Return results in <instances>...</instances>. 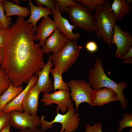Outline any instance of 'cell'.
<instances>
[{
    "mask_svg": "<svg viewBox=\"0 0 132 132\" xmlns=\"http://www.w3.org/2000/svg\"><path fill=\"white\" fill-rule=\"evenodd\" d=\"M34 33L33 25L18 16L15 22L6 29L1 66L15 87L27 84L45 64L44 52L34 43Z\"/></svg>",
    "mask_w": 132,
    "mask_h": 132,
    "instance_id": "cell-1",
    "label": "cell"
},
{
    "mask_svg": "<svg viewBox=\"0 0 132 132\" xmlns=\"http://www.w3.org/2000/svg\"><path fill=\"white\" fill-rule=\"evenodd\" d=\"M94 67L91 68L88 73L89 83L94 89L103 87L111 88L117 94L121 103V108L125 109L128 106L127 100L124 97L123 91L128 86L125 82L117 83L112 80L106 75L99 57L97 58L94 63Z\"/></svg>",
    "mask_w": 132,
    "mask_h": 132,
    "instance_id": "cell-2",
    "label": "cell"
},
{
    "mask_svg": "<svg viewBox=\"0 0 132 132\" xmlns=\"http://www.w3.org/2000/svg\"><path fill=\"white\" fill-rule=\"evenodd\" d=\"M94 16L95 20V28L94 31L97 36V41L101 38L110 49L111 40L114 25L116 21L109 1L99 6L95 11Z\"/></svg>",
    "mask_w": 132,
    "mask_h": 132,
    "instance_id": "cell-3",
    "label": "cell"
},
{
    "mask_svg": "<svg viewBox=\"0 0 132 132\" xmlns=\"http://www.w3.org/2000/svg\"><path fill=\"white\" fill-rule=\"evenodd\" d=\"M78 39L74 41L69 40L63 48L55 54L51 55L54 67H58L63 73L67 72L74 65L78 58L80 52L84 47L77 44Z\"/></svg>",
    "mask_w": 132,
    "mask_h": 132,
    "instance_id": "cell-4",
    "label": "cell"
},
{
    "mask_svg": "<svg viewBox=\"0 0 132 132\" xmlns=\"http://www.w3.org/2000/svg\"><path fill=\"white\" fill-rule=\"evenodd\" d=\"M65 11L72 25L87 31H94L95 19L85 5L77 3L70 5Z\"/></svg>",
    "mask_w": 132,
    "mask_h": 132,
    "instance_id": "cell-5",
    "label": "cell"
},
{
    "mask_svg": "<svg viewBox=\"0 0 132 132\" xmlns=\"http://www.w3.org/2000/svg\"><path fill=\"white\" fill-rule=\"evenodd\" d=\"M57 115L51 121H47L44 119L45 116H42L40 118L41 125L44 130L49 129L53 126V124L55 123H60L62 127L59 132H74L78 128L80 119L79 118V114L75 112L73 104L69 107L67 112L65 114L59 113L56 110Z\"/></svg>",
    "mask_w": 132,
    "mask_h": 132,
    "instance_id": "cell-6",
    "label": "cell"
},
{
    "mask_svg": "<svg viewBox=\"0 0 132 132\" xmlns=\"http://www.w3.org/2000/svg\"><path fill=\"white\" fill-rule=\"evenodd\" d=\"M71 90L70 96L74 101L77 111L79 105L83 102H86L91 105V99L93 89L89 83L81 79H73L67 83Z\"/></svg>",
    "mask_w": 132,
    "mask_h": 132,
    "instance_id": "cell-7",
    "label": "cell"
},
{
    "mask_svg": "<svg viewBox=\"0 0 132 132\" xmlns=\"http://www.w3.org/2000/svg\"><path fill=\"white\" fill-rule=\"evenodd\" d=\"M111 43L115 44L117 47L114 56L117 58H121L132 47V36L129 32L123 31L120 26L115 23Z\"/></svg>",
    "mask_w": 132,
    "mask_h": 132,
    "instance_id": "cell-8",
    "label": "cell"
},
{
    "mask_svg": "<svg viewBox=\"0 0 132 132\" xmlns=\"http://www.w3.org/2000/svg\"><path fill=\"white\" fill-rule=\"evenodd\" d=\"M10 125L21 130L35 129L41 125L40 118L37 114L31 115L26 112L16 110L10 112Z\"/></svg>",
    "mask_w": 132,
    "mask_h": 132,
    "instance_id": "cell-9",
    "label": "cell"
},
{
    "mask_svg": "<svg viewBox=\"0 0 132 132\" xmlns=\"http://www.w3.org/2000/svg\"><path fill=\"white\" fill-rule=\"evenodd\" d=\"M43 97L40 101L44 105L55 104L57 105L56 110H60L62 113L67 111L72 101L69 91L65 90L60 89L53 93L44 94Z\"/></svg>",
    "mask_w": 132,
    "mask_h": 132,
    "instance_id": "cell-10",
    "label": "cell"
},
{
    "mask_svg": "<svg viewBox=\"0 0 132 132\" xmlns=\"http://www.w3.org/2000/svg\"><path fill=\"white\" fill-rule=\"evenodd\" d=\"M69 39L62 34L57 29H55L51 35L46 40L42 49L47 54L52 52L55 54L60 51Z\"/></svg>",
    "mask_w": 132,
    "mask_h": 132,
    "instance_id": "cell-11",
    "label": "cell"
},
{
    "mask_svg": "<svg viewBox=\"0 0 132 132\" xmlns=\"http://www.w3.org/2000/svg\"><path fill=\"white\" fill-rule=\"evenodd\" d=\"M53 66L51 55L50 54L49 56L47 63L36 74L38 77L36 83L40 93L43 94L49 93L54 90L53 84L49 76Z\"/></svg>",
    "mask_w": 132,
    "mask_h": 132,
    "instance_id": "cell-12",
    "label": "cell"
},
{
    "mask_svg": "<svg viewBox=\"0 0 132 132\" xmlns=\"http://www.w3.org/2000/svg\"><path fill=\"white\" fill-rule=\"evenodd\" d=\"M118 95L114 90L105 88L93 89L91 99V106H102L110 102L119 101Z\"/></svg>",
    "mask_w": 132,
    "mask_h": 132,
    "instance_id": "cell-13",
    "label": "cell"
},
{
    "mask_svg": "<svg viewBox=\"0 0 132 132\" xmlns=\"http://www.w3.org/2000/svg\"><path fill=\"white\" fill-rule=\"evenodd\" d=\"M57 28L61 33L72 41L78 39L80 34L78 32L74 33L73 29H76L77 27L71 24L68 20L63 17L61 14L56 3V9L53 16Z\"/></svg>",
    "mask_w": 132,
    "mask_h": 132,
    "instance_id": "cell-14",
    "label": "cell"
},
{
    "mask_svg": "<svg viewBox=\"0 0 132 132\" xmlns=\"http://www.w3.org/2000/svg\"><path fill=\"white\" fill-rule=\"evenodd\" d=\"M57 29L55 22L49 16L43 18L37 27V33L34 34V39L36 41H39V44L42 46L44 44L46 39Z\"/></svg>",
    "mask_w": 132,
    "mask_h": 132,
    "instance_id": "cell-15",
    "label": "cell"
},
{
    "mask_svg": "<svg viewBox=\"0 0 132 132\" xmlns=\"http://www.w3.org/2000/svg\"><path fill=\"white\" fill-rule=\"evenodd\" d=\"M40 93L36 83L28 91L23 100L22 105L23 111L31 115L37 114Z\"/></svg>",
    "mask_w": 132,
    "mask_h": 132,
    "instance_id": "cell-16",
    "label": "cell"
},
{
    "mask_svg": "<svg viewBox=\"0 0 132 132\" xmlns=\"http://www.w3.org/2000/svg\"><path fill=\"white\" fill-rule=\"evenodd\" d=\"M38 79L37 75L33 76L25 88L12 101L5 106L1 111L5 112H10L16 110L22 112L23 111L22 105L23 100L29 89L36 84Z\"/></svg>",
    "mask_w": 132,
    "mask_h": 132,
    "instance_id": "cell-17",
    "label": "cell"
},
{
    "mask_svg": "<svg viewBox=\"0 0 132 132\" xmlns=\"http://www.w3.org/2000/svg\"><path fill=\"white\" fill-rule=\"evenodd\" d=\"M28 3L30 8V15L29 19L26 21L27 23H31L33 26L34 33L37 32V23L42 18H46L48 15L54 14L49 9L43 6H36L31 0H28Z\"/></svg>",
    "mask_w": 132,
    "mask_h": 132,
    "instance_id": "cell-18",
    "label": "cell"
},
{
    "mask_svg": "<svg viewBox=\"0 0 132 132\" xmlns=\"http://www.w3.org/2000/svg\"><path fill=\"white\" fill-rule=\"evenodd\" d=\"M3 3L4 10L5 11V15L7 18L14 15L25 18L30 14V11L29 10L30 8L28 7L21 6L8 0H4Z\"/></svg>",
    "mask_w": 132,
    "mask_h": 132,
    "instance_id": "cell-19",
    "label": "cell"
},
{
    "mask_svg": "<svg viewBox=\"0 0 132 132\" xmlns=\"http://www.w3.org/2000/svg\"><path fill=\"white\" fill-rule=\"evenodd\" d=\"M111 6L116 21H120L125 16L130 14L132 9L131 5L127 4L125 0H114Z\"/></svg>",
    "mask_w": 132,
    "mask_h": 132,
    "instance_id": "cell-20",
    "label": "cell"
},
{
    "mask_svg": "<svg viewBox=\"0 0 132 132\" xmlns=\"http://www.w3.org/2000/svg\"><path fill=\"white\" fill-rule=\"evenodd\" d=\"M23 90V87L14 86L12 84L0 97V111L6 105L14 99Z\"/></svg>",
    "mask_w": 132,
    "mask_h": 132,
    "instance_id": "cell-21",
    "label": "cell"
},
{
    "mask_svg": "<svg viewBox=\"0 0 132 132\" xmlns=\"http://www.w3.org/2000/svg\"><path fill=\"white\" fill-rule=\"evenodd\" d=\"M50 73L54 78L53 84L54 91L57 90L63 89L69 91L70 89L68 83L63 80L62 75L64 73L62 70L58 67H54L51 69Z\"/></svg>",
    "mask_w": 132,
    "mask_h": 132,
    "instance_id": "cell-22",
    "label": "cell"
},
{
    "mask_svg": "<svg viewBox=\"0 0 132 132\" xmlns=\"http://www.w3.org/2000/svg\"><path fill=\"white\" fill-rule=\"evenodd\" d=\"M12 84L9 77L0 65V97Z\"/></svg>",
    "mask_w": 132,
    "mask_h": 132,
    "instance_id": "cell-23",
    "label": "cell"
},
{
    "mask_svg": "<svg viewBox=\"0 0 132 132\" xmlns=\"http://www.w3.org/2000/svg\"><path fill=\"white\" fill-rule=\"evenodd\" d=\"M107 0H76V2L85 5L90 12H94L97 7L109 1Z\"/></svg>",
    "mask_w": 132,
    "mask_h": 132,
    "instance_id": "cell-24",
    "label": "cell"
},
{
    "mask_svg": "<svg viewBox=\"0 0 132 132\" xmlns=\"http://www.w3.org/2000/svg\"><path fill=\"white\" fill-rule=\"evenodd\" d=\"M122 119L118 122L119 126L117 129L118 132H121L124 128L127 127H132V114L128 113L124 114Z\"/></svg>",
    "mask_w": 132,
    "mask_h": 132,
    "instance_id": "cell-25",
    "label": "cell"
},
{
    "mask_svg": "<svg viewBox=\"0 0 132 132\" xmlns=\"http://www.w3.org/2000/svg\"><path fill=\"white\" fill-rule=\"evenodd\" d=\"M2 0L0 2V22L3 28L5 29L10 27V25L11 24L10 21L11 18L9 17L7 18L4 12L3 6V1Z\"/></svg>",
    "mask_w": 132,
    "mask_h": 132,
    "instance_id": "cell-26",
    "label": "cell"
},
{
    "mask_svg": "<svg viewBox=\"0 0 132 132\" xmlns=\"http://www.w3.org/2000/svg\"><path fill=\"white\" fill-rule=\"evenodd\" d=\"M37 6H44L54 14L56 9V1L55 0H34Z\"/></svg>",
    "mask_w": 132,
    "mask_h": 132,
    "instance_id": "cell-27",
    "label": "cell"
},
{
    "mask_svg": "<svg viewBox=\"0 0 132 132\" xmlns=\"http://www.w3.org/2000/svg\"><path fill=\"white\" fill-rule=\"evenodd\" d=\"M59 12L61 14L63 12L65 11L66 9L72 4L77 3L75 0H56Z\"/></svg>",
    "mask_w": 132,
    "mask_h": 132,
    "instance_id": "cell-28",
    "label": "cell"
},
{
    "mask_svg": "<svg viewBox=\"0 0 132 132\" xmlns=\"http://www.w3.org/2000/svg\"><path fill=\"white\" fill-rule=\"evenodd\" d=\"M10 125V112L0 111V131L5 126Z\"/></svg>",
    "mask_w": 132,
    "mask_h": 132,
    "instance_id": "cell-29",
    "label": "cell"
},
{
    "mask_svg": "<svg viewBox=\"0 0 132 132\" xmlns=\"http://www.w3.org/2000/svg\"><path fill=\"white\" fill-rule=\"evenodd\" d=\"M101 123H94L92 126L89 124H86L85 126V132H102Z\"/></svg>",
    "mask_w": 132,
    "mask_h": 132,
    "instance_id": "cell-30",
    "label": "cell"
},
{
    "mask_svg": "<svg viewBox=\"0 0 132 132\" xmlns=\"http://www.w3.org/2000/svg\"><path fill=\"white\" fill-rule=\"evenodd\" d=\"M85 48L89 52L94 53L96 52L98 48V45L95 42L90 41L87 42L85 45Z\"/></svg>",
    "mask_w": 132,
    "mask_h": 132,
    "instance_id": "cell-31",
    "label": "cell"
},
{
    "mask_svg": "<svg viewBox=\"0 0 132 132\" xmlns=\"http://www.w3.org/2000/svg\"><path fill=\"white\" fill-rule=\"evenodd\" d=\"M19 132H45L42 128L39 127H37L35 129H33L27 128L25 129L21 130Z\"/></svg>",
    "mask_w": 132,
    "mask_h": 132,
    "instance_id": "cell-32",
    "label": "cell"
},
{
    "mask_svg": "<svg viewBox=\"0 0 132 132\" xmlns=\"http://www.w3.org/2000/svg\"><path fill=\"white\" fill-rule=\"evenodd\" d=\"M5 30L3 28L0 30V47H2L4 43Z\"/></svg>",
    "mask_w": 132,
    "mask_h": 132,
    "instance_id": "cell-33",
    "label": "cell"
},
{
    "mask_svg": "<svg viewBox=\"0 0 132 132\" xmlns=\"http://www.w3.org/2000/svg\"><path fill=\"white\" fill-rule=\"evenodd\" d=\"M132 57V47L130 49L129 51L125 55H124L121 57V59L123 61Z\"/></svg>",
    "mask_w": 132,
    "mask_h": 132,
    "instance_id": "cell-34",
    "label": "cell"
},
{
    "mask_svg": "<svg viewBox=\"0 0 132 132\" xmlns=\"http://www.w3.org/2000/svg\"><path fill=\"white\" fill-rule=\"evenodd\" d=\"M11 128L10 125H8L4 127L0 131V132H10Z\"/></svg>",
    "mask_w": 132,
    "mask_h": 132,
    "instance_id": "cell-35",
    "label": "cell"
},
{
    "mask_svg": "<svg viewBox=\"0 0 132 132\" xmlns=\"http://www.w3.org/2000/svg\"><path fill=\"white\" fill-rule=\"evenodd\" d=\"M3 58V50L2 47H0V65L2 63Z\"/></svg>",
    "mask_w": 132,
    "mask_h": 132,
    "instance_id": "cell-36",
    "label": "cell"
},
{
    "mask_svg": "<svg viewBox=\"0 0 132 132\" xmlns=\"http://www.w3.org/2000/svg\"><path fill=\"white\" fill-rule=\"evenodd\" d=\"M123 62L125 63L132 64V57L124 61H123Z\"/></svg>",
    "mask_w": 132,
    "mask_h": 132,
    "instance_id": "cell-37",
    "label": "cell"
},
{
    "mask_svg": "<svg viewBox=\"0 0 132 132\" xmlns=\"http://www.w3.org/2000/svg\"><path fill=\"white\" fill-rule=\"evenodd\" d=\"M126 3L130 5L132 3V0H125Z\"/></svg>",
    "mask_w": 132,
    "mask_h": 132,
    "instance_id": "cell-38",
    "label": "cell"
},
{
    "mask_svg": "<svg viewBox=\"0 0 132 132\" xmlns=\"http://www.w3.org/2000/svg\"><path fill=\"white\" fill-rule=\"evenodd\" d=\"M13 1H15V2H16V4L17 5V4H18V5H18L19 4V2L18 1V0H13Z\"/></svg>",
    "mask_w": 132,
    "mask_h": 132,
    "instance_id": "cell-39",
    "label": "cell"
},
{
    "mask_svg": "<svg viewBox=\"0 0 132 132\" xmlns=\"http://www.w3.org/2000/svg\"><path fill=\"white\" fill-rule=\"evenodd\" d=\"M2 28H3L1 25V24L0 22V30L2 29Z\"/></svg>",
    "mask_w": 132,
    "mask_h": 132,
    "instance_id": "cell-40",
    "label": "cell"
},
{
    "mask_svg": "<svg viewBox=\"0 0 132 132\" xmlns=\"http://www.w3.org/2000/svg\"><path fill=\"white\" fill-rule=\"evenodd\" d=\"M129 132H132V129H130Z\"/></svg>",
    "mask_w": 132,
    "mask_h": 132,
    "instance_id": "cell-41",
    "label": "cell"
},
{
    "mask_svg": "<svg viewBox=\"0 0 132 132\" xmlns=\"http://www.w3.org/2000/svg\"><path fill=\"white\" fill-rule=\"evenodd\" d=\"M2 0H0V2Z\"/></svg>",
    "mask_w": 132,
    "mask_h": 132,
    "instance_id": "cell-42",
    "label": "cell"
},
{
    "mask_svg": "<svg viewBox=\"0 0 132 132\" xmlns=\"http://www.w3.org/2000/svg\"></svg>",
    "mask_w": 132,
    "mask_h": 132,
    "instance_id": "cell-43",
    "label": "cell"
}]
</instances>
